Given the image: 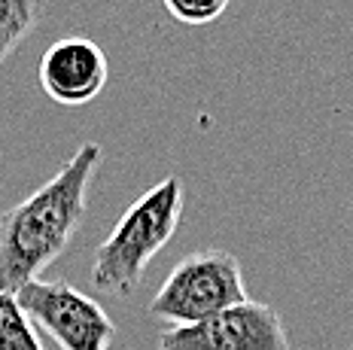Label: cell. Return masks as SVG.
I'll use <instances>...</instances> for the list:
<instances>
[{"instance_id": "5b68a950", "label": "cell", "mask_w": 353, "mask_h": 350, "mask_svg": "<svg viewBox=\"0 0 353 350\" xmlns=\"http://www.w3.org/2000/svg\"><path fill=\"white\" fill-rule=\"evenodd\" d=\"M159 350H290V335L271 305L247 298L201 323L171 326Z\"/></svg>"}, {"instance_id": "52a82bcc", "label": "cell", "mask_w": 353, "mask_h": 350, "mask_svg": "<svg viewBox=\"0 0 353 350\" xmlns=\"http://www.w3.org/2000/svg\"><path fill=\"white\" fill-rule=\"evenodd\" d=\"M49 12V0H0V68Z\"/></svg>"}, {"instance_id": "9c48e42d", "label": "cell", "mask_w": 353, "mask_h": 350, "mask_svg": "<svg viewBox=\"0 0 353 350\" xmlns=\"http://www.w3.org/2000/svg\"><path fill=\"white\" fill-rule=\"evenodd\" d=\"M232 0H161L165 12L180 25H210L229 10Z\"/></svg>"}, {"instance_id": "277c9868", "label": "cell", "mask_w": 353, "mask_h": 350, "mask_svg": "<svg viewBox=\"0 0 353 350\" xmlns=\"http://www.w3.org/2000/svg\"><path fill=\"white\" fill-rule=\"evenodd\" d=\"M19 305L61 350H110L116 323L92 296L79 293L68 280H34L16 289Z\"/></svg>"}, {"instance_id": "3957f363", "label": "cell", "mask_w": 353, "mask_h": 350, "mask_svg": "<svg viewBox=\"0 0 353 350\" xmlns=\"http://www.w3.org/2000/svg\"><path fill=\"white\" fill-rule=\"evenodd\" d=\"M238 302H247L238 256L225 250H198L183 256L161 280L150 302V317L168 326H192Z\"/></svg>"}, {"instance_id": "7a4b0ae2", "label": "cell", "mask_w": 353, "mask_h": 350, "mask_svg": "<svg viewBox=\"0 0 353 350\" xmlns=\"http://www.w3.org/2000/svg\"><path fill=\"white\" fill-rule=\"evenodd\" d=\"M186 189L180 177H165L152 189L128 204L119 223L98 244L92 259V283L104 293L128 298L141 287L143 271L156 253H161L174 240L183 220Z\"/></svg>"}, {"instance_id": "8992f818", "label": "cell", "mask_w": 353, "mask_h": 350, "mask_svg": "<svg viewBox=\"0 0 353 350\" xmlns=\"http://www.w3.org/2000/svg\"><path fill=\"white\" fill-rule=\"evenodd\" d=\"M37 79L49 101L61 107H85L107 89L110 61L94 40L64 37L43 52Z\"/></svg>"}, {"instance_id": "ba28073f", "label": "cell", "mask_w": 353, "mask_h": 350, "mask_svg": "<svg viewBox=\"0 0 353 350\" xmlns=\"http://www.w3.org/2000/svg\"><path fill=\"white\" fill-rule=\"evenodd\" d=\"M0 350H46L16 293H0Z\"/></svg>"}, {"instance_id": "6da1fadb", "label": "cell", "mask_w": 353, "mask_h": 350, "mask_svg": "<svg viewBox=\"0 0 353 350\" xmlns=\"http://www.w3.org/2000/svg\"><path fill=\"white\" fill-rule=\"evenodd\" d=\"M101 158V143H83L61 171L0 216V293H16L70 247L85 220Z\"/></svg>"}]
</instances>
